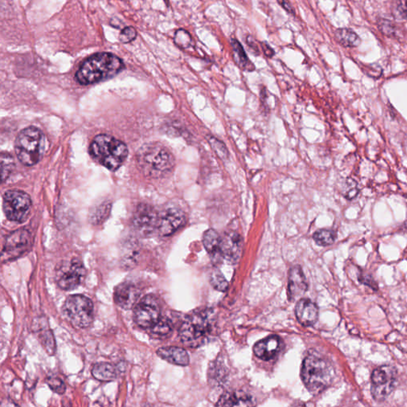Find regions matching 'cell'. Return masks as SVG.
<instances>
[{"label":"cell","instance_id":"cell-24","mask_svg":"<svg viewBox=\"0 0 407 407\" xmlns=\"http://www.w3.org/2000/svg\"><path fill=\"white\" fill-rule=\"evenodd\" d=\"M93 377L101 382H111L117 379V370L112 364L99 363L92 370Z\"/></svg>","mask_w":407,"mask_h":407},{"label":"cell","instance_id":"cell-33","mask_svg":"<svg viewBox=\"0 0 407 407\" xmlns=\"http://www.w3.org/2000/svg\"><path fill=\"white\" fill-rule=\"evenodd\" d=\"M47 384L54 393L59 395H63L66 393V385L59 377H50L47 379Z\"/></svg>","mask_w":407,"mask_h":407},{"label":"cell","instance_id":"cell-36","mask_svg":"<svg viewBox=\"0 0 407 407\" xmlns=\"http://www.w3.org/2000/svg\"><path fill=\"white\" fill-rule=\"evenodd\" d=\"M247 43L249 48L252 50L255 54H259V49L257 45V41L252 37V36H248Z\"/></svg>","mask_w":407,"mask_h":407},{"label":"cell","instance_id":"cell-1","mask_svg":"<svg viewBox=\"0 0 407 407\" xmlns=\"http://www.w3.org/2000/svg\"><path fill=\"white\" fill-rule=\"evenodd\" d=\"M124 64L119 57L111 53H99L88 57L78 70L76 78L83 86L92 85L117 75Z\"/></svg>","mask_w":407,"mask_h":407},{"label":"cell","instance_id":"cell-38","mask_svg":"<svg viewBox=\"0 0 407 407\" xmlns=\"http://www.w3.org/2000/svg\"><path fill=\"white\" fill-rule=\"evenodd\" d=\"M261 48H262L264 53L266 56L269 57H272L275 55V50L271 48V47L267 43H261Z\"/></svg>","mask_w":407,"mask_h":407},{"label":"cell","instance_id":"cell-5","mask_svg":"<svg viewBox=\"0 0 407 407\" xmlns=\"http://www.w3.org/2000/svg\"><path fill=\"white\" fill-rule=\"evenodd\" d=\"M301 379L306 387L314 394L326 389L332 383L334 372L331 364L324 358L310 355L301 367Z\"/></svg>","mask_w":407,"mask_h":407},{"label":"cell","instance_id":"cell-30","mask_svg":"<svg viewBox=\"0 0 407 407\" xmlns=\"http://www.w3.org/2000/svg\"><path fill=\"white\" fill-rule=\"evenodd\" d=\"M211 284L217 290L224 292L228 289V284L220 270L213 271L211 275Z\"/></svg>","mask_w":407,"mask_h":407},{"label":"cell","instance_id":"cell-16","mask_svg":"<svg viewBox=\"0 0 407 407\" xmlns=\"http://www.w3.org/2000/svg\"><path fill=\"white\" fill-rule=\"evenodd\" d=\"M243 239L237 232H229L221 238V252L224 259L230 264H236L241 257Z\"/></svg>","mask_w":407,"mask_h":407},{"label":"cell","instance_id":"cell-14","mask_svg":"<svg viewBox=\"0 0 407 407\" xmlns=\"http://www.w3.org/2000/svg\"><path fill=\"white\" fill-rule=\"evenodd\" d=\"M186 222L183 211L177 208H168L159 215L157 232L163 237L171 236Z\"/></svg>","mask_w":407,"mask_h":407},{"label":"cell","instance_id":"cell-13","mask_svg":"<svg viewBox=\"0 0 407 407\" xmlns=\"http://www.w3.org/2000/svg\"><path fill=\"white\" fill-rule=\"evenodd\" d=\"M159 213L152 206L142 204L135 210L133 216V226L139 234L148 237L157 231Z\"/></svg>","mask_w":407,"mask_h":407},{"label":"cell","instance_id":"cell-37","mask_svg":"<svg viewBox=\"0 0 407 407\" xmlns=\"http://www.w3.org/2000/svg\"><path fill=\"white\" fill-rule=\"evenodd\" d=\"M277 1L287 12L293 15L295 14V10L288 0H277Z\"/></svg>","mask_w":407,"mask_h":407},{"label":"cell","instance_id":"cell-8","mask_svg":"<svg viewBox=\"0 0 407 407\" xmlns=\"http://www.w3.org/2000/svg\"><path fill=\"white\" fill-rule=\"evenodd\" d=\"M32 201L25 192L8 190L3 195V211L10 221L23 223L30 215Z\"/></svg>","mask_w":407,"mask_h":407},{"label":"cell","instance_id":"cell-12","mask_svg":"<svg viewBox=\"0 0 407 407\" xmlns=\"http://www.w3.org/2000/svg\"><path fill=\"white\" fill-rule=\"evenodd\" d=\"M30 233L26 229H19L10 233L5 241L2 253L3 261H10L21 257L30 248Z\"/></svg>","mask_w":407,"mask_h":407},{"label":"cell","instance_id":"cell-10","mask_svg":"<svg viewBox=\"0 0 407 407\" xmlns=\"http://www.w3.org/2000/svg\"><path fill=\"white\" fill-rule=\"evenodd\" d=\"M86 275V270L81 261L74 259L57 270V284L64 290H75L83 283Z\"/></svg>","mask_w":407,"mask_h":407},{"label":"cell","instance_id":"cell-18","mask_svg":"<svg viewBox=\"0 0 407 407\" xmlns=\"http://www.w3.org/2000/svg\"><path fill=\"white\" fill-rule=\"evenodd\" d=\"M280 339L277 336H270L255 344L253 350L255 356L268 361L274 358L279 351Z\"/></svg>","mask_w":407,"mask_h":407},{"label":"cell","instance_id":"cell-17","mask_svg":"<svg viewBox=\"0 0 407 407\" xmlns=\"http://www.w3.org/2000/svg\"><path fill=\"white\" fill-rule=\"evenodd\" d=\"M308 284L304 271L300 266H295L289 273L288 296L289 300L293 301L299 299L306 293Z\"/></svg>","mask_w":407,"mask_h":407},{"label":"cell","instance_id":"cell-19","mask_svg":"<svg viewBox=\"0 0 407 407\" xmlns=\"http://www.w3.org/2000/svg\"><path fill=\"white\" fill-rule=\"evenodd\" d=\"M297 320L304 326L314 325L318 318V308L310 299H300L295 308Z\"/></svg>","mask_w":407,"mask_h":407},{"label":"cell","instance_id":"cell-23","mask_svg":"<svg viewBox=\"0 0 407 407\" xmlns=\"http://www.w3.org/2000/svg\"><path fill=\"white\" fill-rule=\"evenodd\" d=\"M232 56L235 63L244 70L252 71L255 66L248 59V57L243 48L242 45L237 39H231Z\"/></svg>","mask_w":407,"mask_h":407},{"label":"cell","instance_id":"cell-3","mask_svg":"<svg viewBox=\"0 0 407 407\" xmlns=\"http://www.w3.org/2000/svg\"><path fill=\"white\" fill-rule=\"evenodd\" d=\"M137 163L145 175L159 177L170 173L174 168L175 160L170 151L163 146L147 143L139 150Z\"/></svg>","mask_w":407,"mask_h":407},{"label":"cell","instance_id":"cell-6","mask_svg":"<svg viewBox=\"0 0 407 407\" xmlns=\"http://www.w3.org/2000/svg\"><path fill=\"white\" fill-rule=\"evenodd\" d=\"M213 312L210 310L192 312L182 323L179 330L181 341L190 347L200 346L212 331Z\"/></svg>","mask_w":407,"mask_h":407},{"label":"cell","instance_id":"cell-26","mask_svg":"<svg viewBox=\"0 0 407 407\" xmlns=\"http://www.w3.org/2000/svg\"><path fill=\"white\" fill-rule=\"evenodd\" d=\"M175 43L182 50H187L194 45L191 34L183 29L177 30L175 34Z\"/></svg>","mask_w":407,"mask_h":407},{"label":"cell","instance_id":"cell-31","mask_svg":"<svg viewBox=\"0 0 407 407\" xmlns=\"http://www.w3.org/2000/svg\"><path fill=\"white\" fill-rule=\"evenodd\" d=\"M208 143H210L212 148L215 151L216 154L222 159H226L228 157V151L226 146L214 137L208 138Z\"/></svg>","mask_w":407,"mask_h":407},{"label":"cell","instance_id":"cell-25","mask_svg":"<svg viewBox=\"0 0 407 407\" xmlns=\"http://www.w3.org/2000/svg\"><path fill=\"white\" fill-rule=\"evenodd\" d=\"M335 37L339 43L346 47H357L361 41L357 34L347 28L337 30Z\"/></svg>","mask_w":407,"mask_h":407},{"label":"cell","instance_id":"cell-7","mask_svg":"<svg viewBox=\"0 0 407 407\" xmlns=\"http://www.w3.org/2000/svg\"><path fill=\"white\" fill-rule=\"evenodd\" d=\"M62 310L67 320L77 328L90 327L93 321V304L86 296L75 295L68 297Z\"/></svg>","mask_w":407,"mask_h":407},{"label":"cell","instance_id":"cell-4","mask_svg":"<svg viewBox=\"0 0 407 407\" xmlns=\"http://www.w3.org/2000/svg\"><path fill=\"white\" fill-rule=\"evenodd\" d=\"M47 140L41 130L35 127L25 128L15 140V153L24 166H32L43 159Z\"/></svg>","mask_w":407,"mask_h":407},{"label":"cell","instance_id":"cell-34","mask_svg":"<svg viewBox=\"0 0 407 407\" xmlns=\"http://www.w3.org/2000/svg\"><path fill=\"white\" fill-rule=\"evenodd\" d=\"M137 37V31L132 27L125 28L119 34V39L123 44L132 43Z\"/></svg>","mask_w":407,"mask_h":407},{"label":"cell","instance_id":"cell-2","mask_svg":"<svg viewBox=\"0 0 407 407\" xmlns=\"http://www.w3.org/2000/svg\"><path fill=\"white\" fill-rule=\"evenodd\" d=\"M90 153L92 158L99 164L109 170H117L128 155L126 144L111 135H99L93 139Z\"/></svg>","mask_w":407,"mask_h":407},{"label":"cell","instance_id":"cell-32","mask_svg":"<svg viewBox=\"0 0 407 407\" xmlns=\"http://www.w3.org/2000/svg\"><path fill=\"white\" fill-rule=\"evenodd\" d=\"M393 14L396 18L407 20V0H395Z\"/></svg>","mask_w":407,"mask_h":407},{"label":"cell","instance_id":"cell-27","mask_svg":"<svg viewBox=\"0 0 407 407\" xmlns=\"http://www.w3.org/2000/svg\"><path fill=\"white\" fill-rule=\"evenodd\" d=\"M336 235L328 229H321L314 235V239L317 244L326 247L331 245L335 241Z\"/></svg>","mask_w":407,"mask_h":407},{"label":"cell","instance_id":"cell-20","mask_svg":"<svg viewBox=\"0 0 407 407\" xmlns=\"http://www.w3.org/2000/svg\"><path fill=\"white\" fill-rule=\"evenodd\" d=\"M203 244L214 263L221 262L224 259L221 252V238L213 229H210L204 234Z\"/></svg>","mask_w":407,"mask_h":407},{"label":"cell","instance_id":"cell-22","mask_svg":"<svg viewBox=\"0 0 407 407\" xmlns=\"http://www.w3.org/2000/svg\"><path fill=\"white\" fill-rule=\"evenodd\" d=\"M254 405L252 396L243 391H232L223 395L217 406H250Z\"/></svg>","mask_w":407,"mask_h":407},{"label":"cell","instance_id":"cell-35","mask_svg":"<svg viewBox=\"0 0 407 407\" xmlns=\"http://www.w3.org/2000/svg\"><path fill=\"white\" fill-rule=\"evenodd\" d=\"M43 343L46 351L50 355H53L55 352V342L53 334L50 331L46 332L43 335Z\"/></svg>","mask_w":407,"mask_h":407},{"label":"cell","instance_id":"cell-11","mask_svg":"<svg viewBox=\"0 0 407 407\" xmlns=\"http://www.w3.org/2000/svg\"><path fill=\"white\" fill-rule=\"evenodd\" d=\"M161 317L159 302L153 295L145 296L135 307L134 320L144 330H151Z\"/></svg>","mask_w":407,"mask_h":407},{"label":"cell","instance_id":"cell-9","mask_svg":"<svg viewBox=\"0 0 407 407\" xmlns=\"http://www.w3.org/2000/svg\"><path fill=\"white\" fill-rule=\"evenodd\" d=\"M396 370L390 365L375 369L372 375V395L375 400L383 401L395 389Z\"/></svg>","mask_w":407,"mask_h":407},{"label":"cell","instance_id":"cell-21","mask_svg":"<svg viewBox=\"0 0 407 407\" xmlns=\"http://www.w3.org/2000/svg\"><path fill=\"white\" fill-rule=\"evenodd\" d=\"M158 356L164 361L179 365V366H187L190 364V357L183 348L179 347H163L158 349Z\"/></svg>","mask_w":407,"mask_h":407},{"label":"cell","instance_id":"cell-29","mask_svg":"<svg viewBox=\"0 0 407 407\" xmlns=\"http://www.w3.org/2000/svg\"><path fill=\"white\" fill-rule=\"evenodd\" d=\"M172 330H173L172 322L168 318L161 317L160 320L157 322V324L151 328L150 330L152 331L155 335L166 336L171 332Z\"/></svg>","mask_w":407,"mask_h":407},{"label":"cell","instance_id":"cell-28","mask_svg":"<svg viewBox=\"0 0 407 407\" xmlns=\"http://www.w3.org/2000/svg\"><path fill=\"white\" fill-rule=\"evenodd\" d=\"M14 169V161L12 155L3 153L1 155V175L2 181H6L12 175Z\"/></svg>","mask_w":407,"mask_h":407},{"label":"cell","instance_id":"cell-15","mask_svg":"<svg viewBox=\"0 0 407 407\" xmlns=\"http://www.w3.org/2000/svg\"><path fill=\"white\" fill-rule=\"evenodd\" d=\"M141 295L139 288L133 284L123 283L114 290V301L123 310L132 309L137 304Z\"/></svg>","mask_w":407,"mask_h":407}]
</instances>
